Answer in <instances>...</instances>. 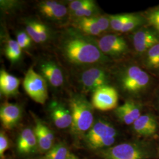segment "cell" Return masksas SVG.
<instances>
[{
    "instance_id": "6da1fadb",
    "label": "cell",
    "mask_w": 159,
    "mask_h": 159,
    "mask_svg": "<svg viewBox=\"0 0 159 159\" xmlns=\"http://www.w3.org/2000/svg\"><path fill=\"white\" fill-rule=\"evenodd\" d=\"M58 47L64 58L75 66L91 67L109 61V57L100 50L97 41L79 30L66 31L60 39Z\"/></svg>"
},
{
    "instance_id": "7a4b0ae2",
    "label": "cell",
    "mask_w": 159,
    "mask_h": 159,
    "mask_svg": "<svg viewBox=\"0 0 159 159\" xmlns=\"http://www.w3.org/2000/svg\"><path fill=\"white\" fill-rule=\"evenodd\" d=\"M96 154L102 159H150L154 156L155 151L148 143L133 141L114 145Z\"/></svg>"
},
{
    "instance_id": "3957f363",
    "label": "cell",
    "mask_w": 159,
    "mask_h": 159,
    "mask_svg": "<svg viewBox=\"0 0 159 159\" xmlns=\"http://www.w3.org/2000/svg\"><path fill=\"white\" fill-rule=\"evenodd\" d=\"M70 108L72 115L71 134L77 139H83L94 123V107L85 97L77 94L71 98Z\"/></svg>"
},
{
    "instance_id": "277c9868",
    "label": "cell",
    "mask_w": 159,
    "mask_h": 159,
    "mask_svg": "<svg viewBox=\"0 0 159 159\" xmlns=\"http://www.w3.org/2000/svg\"><path fill=\"white\" fill-rule=\"evenodd\" d=\"M117 131L108 121L99 120L94 123L83 140L85 147L97 152L114 145Z\"/></svg>"
},
{
    "instance_id": "5b68a950",
    "label": "cell",
    "mask_w": 159,
    "mask_h": 159,
    "mask_svg": "<svg viewBox=\"0 0 159 159\" xmlns=\"http://www.w3.org/2000/svg\"><path fill=\"white\" fill-rule=\"evenodd\" d=\"M118 80L123 91L129 94L136 96L147 89L150 77L140 67L131 66L120 72Z\"/></svg>"
},
{
    "instance_id": "8992f818",
    "label": "cell",
    "mask_w": 159,
    "mask_h": 159,
    "mask_svg": "<svg viewBox=\"0 0 159 159\" xmlns=\"http://www.w3.org/2000/svg\"><path fill=\"white\" fill-rule=\"evenodd\" d=\"M23 87L29 97L35 102L44 104L48 98L47 83L42 75L30 68L26 73Z\"/></svg>"
},
{
    "instance_id": "52a82bcc",
    "label": "cell",
    "mask_w": 159,
    "mask_h": 159,
    "mask_svg": "<svg viewBox=\"0 0 159 159\" xmlns=\"http://www.w3.org/2000/svg\"><path fill=\"white\" fill-rule=\"evenodd\" d=\"M119 95L116 89L110 85H104L93 92L91 104L93 107L102 111L117 108Z\"/></svg>"
},
{
    "instance_id": "ba28073f",
    "label": "cell",
    "mask_w": 159,
    "mask_h": 159,
    "mask_svg": "<svg viewBox=\"0 0 159 159\" xmlns=\"http://www.w3.org/2000/svg\"><path fill=\"white\" fill-rule=\"evenodd\" d=\"M108 73L98 66L85 69L80 75V81L86 91H95L98 88L108 85Z\"/></svg>"
},
{
    "instance_id": "9c48e42d",
    "label": "cell",
    "mask_w": 159,
    "mask_h": 159,
    "mask_svg": "<svg viewBox=\"0 0 159 159\" xmlns=\"http://www.w3.org/2000/svg\"><path fill=\"white\" fill-rule=\"evenodd\" d=\"M102 53L107 57L117 58L125 54L129 50L123 37L114 34H107L97 41Z\"/></svg>"
},
{
    "instance_id": "30bf717a",
    "label": "cell",
    "mask_w": 159,
    "mask_h": 159,
    "mask_svg": "<svg viewBox=\"0 0 159 159\" xmlns=\"http://www.w3.org/2000/svg\"><path fill=\"white\" fill-rule=\"evenodd\" d=\"M48 113L54 125L60 129L71 127L72 115L70 108L64 103L53 100L48 105Z\"/></svg>"
},
{
    "instance_id": "8fae6325",
    "label": "cell",
    "mask_w": 159,
    "mask_h": 159,
    "mask_svg": "<svg viewBox=\"0 0 159 159\" xmlns=\"http://www.w3.org/2000/svg\"><path fill=\"white\" fill-rule=\"evenodd\" d=\"M16 149L17 153L23 156L33 155L39 150L33 129L26 127L20 132L17 138Z\"/></svg>"
},
{
    "instance_id": "7c38bea8",
    "label": "cell",
    "mask_w": 159,
    "mask_h": 159,
    "mask_svg": "<svg viewBox=\"0 0 159 159\" xmlns=\"http://www.w3.org/2000/svg\"><path fill=\"white\" fill-rule=\"evenodd\" d=\"M40 74L47 83L54 88H58L64 84V77L59 66L52 60H43L39 64Z\"/></svg>"
},
{
    "instance_id": "4fadbf2b",
    "label": "cell",
    "mask_w": 159,
    "mask_h": 159,
    "mask_svg": "<svg viewBox=\"0 0 159 159\" xmlns=\"http://www.w3.org/2000/svg\"><path fill=\"white\" fill-rule=\"evenodd\" d=\"M21 107L17 104L6 102L0 107V119L2 126L6 130H11L20 123L22 117Z\"/></svg>"
},
{
    "instance_id": "5bb4252c",
    "label": "cell",
    "mask_w": 159,
    "mask_h": 159,
    "mask_svg": "<svg viewBox=\"0 0 159 159\" xmlns=\"http://www.w3.org/2000/svg\"><path fill=\"white\" fill-rule=\"evenodd\" d=\"M142 105L132 100H127L114 110V113L121 122L126 125H133L142 116Z\"/></svg>"
},
{
    "instance_id": "9a60e30c",
    "label": "cell",
    "mask_w": 159,
    "mask_h": 159,
    "mask_svg": "<svg viewBox=\"0 0 159 159\" xmlns=\"http://www.w3.org/2000/svg\"><path fill=\"white\" fill-rule=\"evenodd\" d=\"M159 43V35L157 32L148 29H142L136 32L133 36V44L139 53H143Z\"/></svg>"
},
{
    "instance_id": "2e32d148",
    "label": "cell",
    "mask_w": 159,
    "mask_h": 159,
    "mask_svg": "<svg viewBox=\"0 0 159 159\" xmlns=\"http://www.w3.org/2000/svg\"><path fill=\"white\" fill-rule=\"evenodd\" d=\"M35 126L34 130L37 140L39 151L46 153L48 152L54 144V135L50 129L41 120L34 116Z\"/></svg>"
},
{
    "instance_id": "e0dca14e",
    "label": "cell",
    "mask_w": 159,
    "mask_h": 159,
    "mask_svg": "<svg viewBox=\"0 0 159 159\" xmlns=\"http://www.w3.org/2000/svg\"><path fill=\"white\" fill-rule=\"evenodd\" d=\"M157 129V120L150 113L143 114L133 124V130L140 136H152L156 133Z\"/></svg>"
},
{
    "instance_id": "ac0fdd59",
    "label": "cell",
    "mask_w": 159,
    "mask_h": 159,
    "mask_svg": "<svg viewBox=\"0 0 159 159\" xmlns=\"http://www.w3.org/2000/svg\"><path fill=\"white\" fill-rule=\"evenodd\" d=\"M20 80L17 77L9 74L5 70L0 72V91L1 94L4 96L16 95L18 91Z\"/></svg>"
},
{
    "instance_id": "d6986e66",
    "label": "cell",
    "mask_w": 159,
    "mask_h": 159,
    "mask_svg": "<svg viewBox=\"0 0 159 159\" xmlns=\"http://www.w3.org/2000/svg\"><path fill=\"white\" fill-rule=\"evenodd\" d=\"M75 25L79 31L89 36H96L102 33L97 25L95 16L79 18L76 20Z\"/></svg>"
},
{
    "instance_id": "ffe728a7",
    "label": "cell",
    "mask_w": 159,
    "mask_h": 159,
    "mask_svg": "<svg viewBox=\"0 0 159 159\" xmlns=\"http://www.w3.org/2000/svg\"><path fill=\"white\" fill-rule=\"evenodd\" d=\"M70 154L68 148L64 143H58L45 153L43 159H68Z\"/></svg>"
},
{
    "instance_id": "44dd1931",
    "label": "cell",
    "mask_w": 159,
    "mask_h": 159,
    "mask_svg": "<svg viewBox=\"0 0 159 159\" xmlns=\"http://www.w3.org/2000/svg\"><path fill=\"white\" fill-rule=\"evenodd\" d=\"M5 52L6 57L12 63H16L22 56V48L19 46L17 41L12 39L7 41Z\"/></svg>"
},
{
    "instance_id": "7402d4cb",
    "label": "cell",
    "mask_w": 159,
    "mask_h": 159,
    "mask_svg": "<svg viewBox=\"0 0 159 159\" xmlns=\"http://www.w3.org/2000/svg\"><path fill=\"white\" fill-rule=\"evenodd\" d=\"M145 64L150 70L159 69V43L153 46L146 52Z\"/></svg>"
},
{
    "instance_id": "603a6c76",
    "label": "cell",
    "mask_w": 159,
    "mask_h": 159,
    "mask_svg": "<svg viewBox=\"0 0 159 159\" xmlns=\"http://www.w3.org/2000/svg\"><path fill=\"white\" fill-rule=\"evenodd\" d=\"M131 14H119L109 16L110 27L116 31L121 32L127 21L130 18Z\"/></svg>"
},
{
    "instance_id": "cb8c5ba5",
    "label": "cell",
    "mask_w": 159,
    "mask_h": 159,
    "mask_svg": "<svg viewBox=\"0 0 159 159\" xmlns=\"http://www.w3.org/2000/svg\"><path fill=\"white\" fill-rule=\"evenodd\" d=\"M67 8L65 6L58 3L51 10L46 12L43 15L52 20H61L66 16Z\"/></svg>"
},
{
    "instance_id": "d4e9b609",
    "label": "cell",
    "mask_w": 159,
    "mask_h": 159,
    "mask_svg": "<svg viewBox=\"0 0 159 159\" xmlns=\"http://www.w3.org/2000/svg\"><path fill=\"white\" fill-rule=\"evenodd\" d=\"M143 22V18L140 16L131 14L130 18L127 21L121 30V33H127L140 26Z\"/></svg>"
},
{
    "instance_id": "484cf974",
    "label": "cell",
    "mask_w": 159,
    "mask_h": 159,
    "mask_svg": "<svg viewBox=\"0 0 159 159\" xmlns=\"http://www.w3.org/2000/svg\"><path fill=\"white\" fill-rule=\"evenodd\" d=\"M40 22L36 21H29L26 24V32L31 39L38 43V34L40 28Z\"/></svg>"
},
{
    "instance_id": "4316f807",
    "label": "cell",
    "mask_w": 159,
    "mask_h": 159,
    "mask_svg": "<svg viewBox=\"0 0 159 159\" xmlns=\"http://www.w3.org/2000/svg\"><path fill=\"white\" fill-rule=\"evenodd\" d=\"M97 6L96 3H94L90 6H86L85 7L80 9L77 11L73 12L74 16L79 18L84 17H94V14L96 13Z\"/></svg>"
},
{
    "instance_id": "83f0119b",
    "label": "cell",
    "mask_w": 159,
    "mask_h": 159,
    "mask_svg": "<svg viewBox=\"0 0 159 159\" xmlns=\"http://www.w3.org/2000/svg\"><path fill=\"white\" fill-rule=\"evenodd\" d=\"M94 3H95L94 1L92 0H75L69 3L68 8L71 12L73 13L86 6H90Z\"/></svg>"
},
{
    "instance_id": "f1b7e54d",
    "label": "cell",
    "mask_w": 159,
    "mask_h": 159,
    "mask_svg": "<svg viewBox=\"0 0 159 159\" xmlns=\"http://www.w3.org/2000/svg\"><path fill=\"white\" fill-rule=\"evenodd\" d=\"M31 38L29 36L27 32L20 31L18 33L17 35V41L19 46L23 48H28L30 47L32 42Z\"/></svg>"
},
{
    "instance_id": "f546056e",
    "label": "cell",
    "mask_w": 159,
    "mask_h": 159,
    "mask_svg": "<svg viewBox=\"0 0 159 159\" xmlns=\"http://www.w3.org/2000/svg\"><path fill=\"white\" fill-rule=\"evenodd\" d=\"M147 20L159 34V8L150 12L147 16Z\"/></svg>"
},
{
    "instance_id": "4dcf8cb0",
    "label": "cell",
    "mask_w": 159,
    "mask_h": 159,
    "mask_svg": "<svg viewBox=\"0 0 159 159\" xmlns=\"http://www.w3.org/2000/svg\"><path fill=\"white\" fill-rule=\"evenodd\" d=\"M10 141L4 131H1L0 133V156L1 158L4 157V153L10 148Z\"/></svg>"
},
{
    "instance_id": "1f68e13d",
    "label": "cell",
    "mask_w": 159,
    "mask_h": 159,
    "mask_svg": "<svg viewBox=\"0 0 159 159\" xmlns=\"http://www.w3.org/2000/svg\"><path fill=\"white\" fill-rule=\"evenodd\" d=\"M96 17L97 23L98 27V29L101 31V32L106 31L108 30L109 27H110V20L108 17L104 16H99Z\"/></svg>"
},
{
    "instance_id": "d6a6232c",
    "label": "cell",
    "mask_w": 159,
    "mask_h": 159,
    "mask_svg": "<svg viewBox=\"0 0 159 159\" xmlns=\"http://www.w3.org/2000/svg\"><path fill=\"white\" fill-rule=\"evenodd\" d=\"M58 4L56 1H45L41 2L39 6L40 11L43 14L54 8Z\"/></svg>"
},
{
    "instance_id": "836d02e7",
    "label": "cell",
    "mask_w": 159,
    "mask_h": 159,
    "mask_svg": "<svg viewBox=\"0 0 159 159\" xmlns=\"http://www.w3.org/2000/svg\"><path fill=\"white\" fill-rule=\"evenodd\" d=\"M68 159H80L79 157H77L76 155H75L74 154L72 153H70V156L68 157Z\"/></svg>"
},
{
    "instance_id": "e575fe53",
    "label": "cell",
    "mask_w": 159,
    "mask_h": 159,
    "mask_svg": "<svg viewBox=\"0 0 159 159\" xmlns=\"http://www.w3.org/2000/svg\"></svg>"
}]
</instances>
